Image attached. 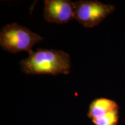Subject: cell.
Segmentation results:
<instances>
[{
  "instance_id": "obj_2",
  "label": "cell",
  "mask_w": 125,
  "mask_h": 125,
  "mask_svg": "<svg viewBox=\"0 0 125 125\" xmlns=\"http://www.w3.org/2000/svg\"><path fill=\"white\" fill-rule=\"evenodd\" d=\"M43 40L41 36L16 23L5 26L0 32L1 48L11 53L24 51L30 55L33 52L32 46Z\"/></svg>"
},
{
  "instance_id": "obj_4",
  "label": "cell",
  "mask_w": 125,
  "mask_h": 125,
  "mask_svg": "<svg viewBox=\"0 0 125 125\" xmlns=\"http://www.w3.org/2000/svg\"><path fill=\"white\" fill-rule=\"evenodd\" d=\"M43 16L50 23L64 24L74 19V2L69 0H45Z\"/></svg>"
},
{
  "instance_id": "obj_1",
  "label": "cell",
  "mask_w": 125,
  "mask_h": 125,
  "mask_svg": "<svg viewBox=\"0 0 125 125\" xmlns=\"http://www.w3.org/2000/svg\"><path fill=\"white\" fill-rule=\"evenodd\" d=\"M21 71L27 75L68 74L71 70L70 55L62 51L38 49L20 62Z\"/></svg>"
},
{
  "instance_id": "obj_6",
  "label": "cell",
  "mask_w": 125,
  "mask_h": 125,
  "mask_svg": "<svg viewBox=\"0 0 125 125\" xmlns=\"http://www.w3.org/2000/svg\"><path fill=\"white\" fill-rule=\"evenodd\" d=\"M119 108L109 112L101 118L92 120L94 125H118L119 119Z\"/></svg>"
},
{
  "instance_id": "obj_3",
  "label": "cell",
  "mask_w": 125,
  "mask_h": 125,
  "mask_svg": "<svg viewBox=\"0 0 125 125\" xmlns=\"http://www.w3.org/2000/svg\"><path fill=\"white\" fill-rule=\"evenodd\" d=\"M74 19L83 27L98 26L115 10L114 5L97 1H79L74 2Z\"/></svg>"
},
{
  "instance_id": "obj_5",
  "label": "cell",
  "mask_w": 125,
  "mask_h": 125,
  "mask_svg": "<svg viewBox=\"0 0 125 125\" xmlns=\"http://www.w3.org/2000/svg\"><path fill=\"white\" fill-rule=\"evenodd\" d=\"M117 108H119L116 101L106 98L94 100L90 104L87 116L92 120L99 118Z\"/></svg>"
}]
</instances>
